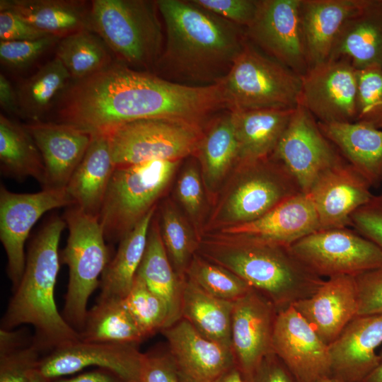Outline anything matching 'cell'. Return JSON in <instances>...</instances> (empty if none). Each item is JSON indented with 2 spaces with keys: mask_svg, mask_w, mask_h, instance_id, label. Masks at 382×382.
<instances>
[{
  "mask_svg": "<svg viewBox=\"0 0 382 382\" xmlns=\"http://www.w3.org/2000/svg\"><path fill=\"white\" fill-rule=\"evenodd\" d=\"M58 122L91 134L128 122L166 118L201 125L226 108L219 83H175L120 62L74 81L57 103Z\"/></svg>",
  "mask_w": 382,
  "mask_h": 382,
  "instance_id": "cell-1",
  "label": "cell"
},
{
  "mask_svg": "<svg viewBox=\"0 0 382 382\" xmlns=\"http://www.w3.org/2000/svg\"><path fill=\"white\" fill-rule=\"evenodd\" d=\"M165 29L158 64L183 77L216 83L229 71L247 40L245 28L192 1H156Z\"/></svg>",
  "mask_w": 382,
  "mask_h": 382,
  "instance_id": "cell-2",
  "label": "cell"
},
{
  "mask_svg": "<svg viewBox=\"0 0 382 382\" xmlns=\"http://www.w3.org/2000/svg\"><path fill=\"white\" fill-rule=\"evenodd\" d=\"M66 227L63 217L52 216L37 231L26 255L23 277L8 303L1 329L31 325L33 342L48 352L80 340L56 306L54 289L59 270V243Z\"/></svg>",
  "mask_w": 382,
  "mask_h": 382,
  "instance_id": "cell-3",
  "label": "cell"
},
{
  "mask_svg": "<svg viewBox=\"0 0 382 382\" xmlns=\"http://www.w3.org/2000/svg\"><path fill=\"white\" fill-rule=\"evenodd\" d=\"M197 253L236 274L277 311L312 296L324 279L286 246L249 236L200 241Z\"/></svg>",
  "mask_w": 382,
  "mask_h": 382,
  "instance_id": "cell-4",
  "label": "cell"
},
{
  "mask_svg": "<svg viewBox=\"0 0 382 382\" xmlns=\"http://www.w3.org/2000/svg\"><path fill=\"white\" fill-rule=\"evenodd\" d=\"M156 1L93 0L91 27L119 62L132 69L158 65L163 50V34Z\"/></svg>",
  "mask_w": 382,
  "mask_h": 382,
  "instance_id": "cell-5",
  "label": "cell"
},
{
  "mask_svg": "<svg viewBox=\"0 0 382 382\" xmlns=\"http://www.w3.org/2000/svg\"><path fill=\"white\" fill-rule=\"evenodd\" d=\"M217 83L230 112L294 109L299 104L301 76L248 39L228 73Z\"/></svg>",
  "mask_w": 382,
  "mask_h": 382,
  "instance_id": "cell-6",
  "label": "cell"
},
{
  "mask_svg": "<svg viewBox=\"0 0 382 382\" xmlns=\"http://www.w3.org/2000/svg\"><path fill=\"white\" fill-rule=\"evenodd\" d=\"M180 162L153 160L115 167L98 216L106 241H120L156 207Z\"/></svg>",
  "mask_w": 382,
  "mask_h": 382,
  "instance_id": "cell-7",
  "label": "cell"
},
{
  "mask_svg": "<svg viewBox=\"0 0 382 382\" xmlns=\"http://www.w3.org/2000/svg\"><path fill=\"white\" fill-rule=\"evenodd\" d=\"M63 219L69 236L59 256L69 267V282L62 316L79 334L85 325L88 299L110 262L109 250L98 217L72 205L66 207Z\"/></svg>",
  "mask_w": 382,
  "mask_h": 382,
  "instance_id": "cell-8",
  "label": "cell"
},
{
  "mask_svg": "<svg viewBox=\"0 0 382 382\" xmlns=\"http://www.w3.org/2000/svg\"><path fill=\"white\" fill-rule=\"evenodd\" d=\"M236 168L231 187L214 217L221 228L253 221L303 192L294 177L272 156Z\"/></svg>",
  "mask_w": 382,
  "mask_h": 382,
  "instance_id": "cell-9",
  "label": "cell"
},
{
  "mask_svg": "<svg viewBox=\"0 0 382 382\" xmlns=\"http://www.w3.org/2000/svg\"><path fill=\"white\" fill-rule=\"evenodd\" d=\"M108 134L117 167L153 160H181L196 152L203 132L199 125L149 118L128 122Z\"/></svg>",
  "mask_w": 382,
  "mask_h": 382,
  "instance_id": "cell-10",
  "label": "cell"
},
{
  "mask_svg": "<svg viewBox=\"0 0 382 382\" xmlns=\"http://www.w3.org/2000/svg\"><path fill=\"white\" fill-rule=\"evenodd\" d=\"M290 248L305 265L320 277H355L382 267V250L348 227L318 230Z\"/></svg>",
  "mask_w": 382,
  "mask_h": 382,
  "instance_id": "cell-11",
  "label": "cell"
},
{
  "mask_svg": "<svg viewBox=\"0 0 382 382\" xmlns=\"http://www.w3.org/2000/svg\"><path fill=\"white\" fill-rule=\"evenodd\" d=\"M74 205L66 188L42 189L35 193H16L0 187V240L7 257L6 272L14 291L23 277L29 233L47 212Z\"/></svg>",
  "mask_w": 382,
  "mask_h": 382,
  "instance_id": "cell-12",
  "label": "cell"
},
{
  "mask_svg": "<svg viewBox=\"0 0 382 382\" xmlns=\"http://www.w3.org/2000/svg\"><path fill=\"white\" fill-rule=\"evenodd\" d=\"M272 156L306 194L324 172L345 159L323 134L316 118L301 105L294 109Z\"/></svg>",
  "mask_w": 382,
  "mask_h": 382,
  "instance_id": "cell-13",
  "label": "cell"
},
{
  "mask_svg": "<svg viewBox=\"0 0 382 382\" xmlns=\"http://www.w3.org/2000/svg\"><path fill=\"white\" fill-rule=\"evenodd\" d=\"M299 104L322 123L355 122L358 70L345 59H328L301 76Z\"/></svg>",
  "mask_w": 382,
  "mask_h": 382,
  "instance_id": "cell-14",
  "label": "cell"
},
{
  "mask_svg": "<svg viewBox=\"0 0 382 382\" xmlns=\"http://www.w3.org/2000/svg\"><path fill=\"white\" fill-rule=\"evenodd\" d=\"M301 0H258L245 35L260 51L301 76L308 70L300 23Z\"/></svg>",
  "mask_w": 382,
  "mask_h": 382,
  "instance_id": "cell-15",
  "label": "cell"
},
{
  "mask_svg": "<svg viewBox=\"0 0 382 382\" xmlns=\"http://www.w3.org/2000/svg\"><path fill=\"white\" fill-rule=\"evenodd\" d=\"M272 349L299 382L332 376L329 346L292 306L277 313Z\"/></svg>",
  "mask_w": 382,
  "mask_h": 382,
  "instance_id": "cell-16",
  "label": "cell"
},
{
  "mask_svg": "<svg viewBox=\"0 0 382 382\" xmlns=\"http://www.w3.org/2000/svg\"><path fill=\"white\" fill-rule=\"evenodd\" d=\"M277 313L274 305L253 288L233 303L231 348L236 366L247 381L264 358L273 353Z\"/></svg>",
  "mask_w": 382,
  "mask_h": 382,
  "instance_id": "cell-17",
  "label": "cell"
},
{
  "mask_svg": "<svg viewBox=\"0 0 382 382\" xmlns=\"http://www.w3.org/2000/svg\"><path fill=\"white\" fill-rule=\"evenodd\" d=\"M143 354L134 345L79 340L42 356L37 370L52 380L96 366L113 371L126 382H141Z\"/></svg>",
  "mask_w": 382,
  "mask_h": 382,
  "instance_id": "cell-18",
  "label": "cell"
},
{
  "mask_svg": "<svg viewBox=\"0 0 382 382\" xmlns=\"http://www.w3.org/2000/svg\"><path fill=\"white\" fill-rule=\"evenodd\" d=\"M161 332L167 340L179 382H215L236 365L230 348L205 337L183 318Z\"/></svg>",
  "mask_w": 382,
  "mask_h": 382,
  "instance_id": "cell-19",
  "label": "cell"
},
{
  "mask_svg": "<svg viewBox=\"0 0 382 382\" xmlns=\"http://www.w3.org/2000/svg\"><path fill=\"white\" fill-rule=\"evenodd\" d=\"M368 181L345 159L324 172L308 193L321 229L350 226V218L374 195Z\"/></svg>",
  "mask_w": 382,
  "mask_h": 382,
  "instance_id": "cell-20",
  "label": "cell"
},
{
  "mask_svg": "<svg viewBox=\"0 0 382 382\" xmlns=\"http://www.w3.org/2000/svg\"><path fill=\"white\" fill-rule=\"evenodd\" d=\"M320 229L318 216L311 196L300 192L253 221L221 228L217 236H249L291 246Z\"/></svg>",
  "mask_w": 382,
  "mask_h": 382,
  "instance_id": "cell-21",
  "label": "cell"
},
{
  "mask_svg": "<svg viewBox=\"0 0 382 382\" xmlns=\"http://www.w3.org/2000/svg\"><path fill=\"white\" fill-rule=\"evenodd\" d=\"M292 306L328 346L357 316L358 297L354 277L328 278L311 296Z\"/></svg>",
  "mask_w": 382,
  "mask_h": 382,
  "instance_id": "cell-22",
  "label": "cell"
},
{
  "mask_svg": "<svg viewBox=\"0 0 382 382\" xmlns=\"http://www.w3.org/2000/svg\"><path fill=\"white\" fill-rule=\"evenodd\" d=\"M382 344V314L357 316L329 345L332 376L363 382L377 367Z\"/></svg>",
  "mask_w": 382,
  "mask_h": 382,
  "instance_id": "cell-23",
  "label": "cell"
},
{
  "mask_svg": "<svg viewBox=\"0 0 382 382\" xmlns=\"http://www.w3.org/2000/svg\"><path fill=\"white\" fill-rule=\"evenodd\" d=\"M25 127L45 163L47 180L45 189L66 188L91 143L92 134L58 122H31Z\"/></svg>",
  "mask_w": 382,
  "mask_h": 382,
  "instance_id": "cell-24",
  "label": "cell"
},
{
  "mask_svg": "<svg viewBox=\"0 0 382 382\" xmlns=\"http://www.w3.org/2000/svg\"><path fill=\"white\" fill-rule=\"evenodd\" d=\"M366 0H301L300 23L308 68L327 61L346 21Z\"/></svg>",
  "mask_w": 382,
  "mask_h": 382,
  "instance_id": "cell-25",
  "label": "cell"
},
{
  "mask_svg": "<svg viewBox=\"0 0 382 382\" xmlns=\"http://www.w3.org/2000/svg\"><path fill=\"white\" fill-rule=\"evenodd\" d=\"M345 59L357 70L382 69V0H366L344 23L328 59Z\"/></svg>",
  "mask_w": 382,
  "mask_h": 382,
  "instance_id": "cell-26",
  "label": "cell"
},
{
  "mask_svg": "<svg viewBox=\"0 0 382 382\" xmlns=\"http://www.w3.org/2000/svg\"><path fill=\"white\" fill-rule=\"evenodd\" d=\"M115 168L108 134H92L91 143L66 187L74 205L98 218Z\"/></svg>",
  "mask_w": 382,
  "mask_h": 382,
  "instance_id": "cell-27",
  "label": "cell"
},
{
  "mask_svg": "<svg viewBox=\"0 0 382 382\" xmlns=\"http://www.w3.org/2000/svg\"><path fill=\"white\" fill-rule=\"evenodd\" d=\"M323 134L369 183H382V129L361 122L322 123Z\"/></svg>",
  "mask_w": 382,
  "mask_h": 382,
  "instance_id": "cell-28",
  "label": "cell"
},
{
  "mask_svg": "<svg viewBox=\"0 0 382 382\" xmlns=\"http://www.w3.org/2000/svg\"><path fill=\"white\" fill-rule=\"evenodd\" d=\"M294 109L231 112L238 148L237 166L272 156Z\"/></svg>",
  "mask_w": 382,
  "mask_h": 382,
  "instance_id": "cell-29",
  "label": "cell"
},
{
  "mask_svg": "<svg viewBox=\"0 0 382 382\" xmlns=\"http://www.w3.org/2000/svg\"><path fill=\"white\" fill-rule=\"evenodd\" d=\"M0 11H9L37 29L60 38L89 30L91 4L72 0H1Z\"/></svg>",
  "mask_w": 382,
  "mask_h": 382,
  "instance_id": "cell-30",
  "label": "cell"
},
{
  "mask_svg": "<svg viewBox=\"0 0 382 382\" xmlns=\"http://www.w3.org/2000/svg\"><path fill=\"white\" fill-rule=\"evenodd\" d=\"M156 210V207L119 241L115 257L100 277V294L97 301L122 300L129 292L145 252L149 229Z\"/></svg>",
  "mask_w": 382,
  "mask_h": 382,
  "instance_id": "cell-31",
  "label": "cell"
},
{
  "mask_svg": "<svg viewBox=\"0 0 382 382\" xmlns=\"http://www.w3.org/2000/svg\"><path fill=\"white\" fill-rule=\"evenodd\" d=\"M155 214L149 229L145 252L136 274L166 303L169 327L181 318L184 279L179 278L170 262Z\"/></svg>",
  "mask_w": 382,
  "mask_h": 382,
  "instance_id": "cell-32",
  "label": "cell"
},
{
  "mask_svg": "<svg viewBox=\"0 0 382 382\" xmlns=\"http://www.w3.org/2000/svg\"><path fill=\"white\" fill-rule=\"evenodd\" d=\"M233 303L214 297L185 277L183 284L181 318L200 334L231 348Z\"/></svg>",
  "mask_w": 382,
  "mask_h": 382,
  "instance_id": "cell-33",
  "label": "cell"
},
{
  "mask_svg": "<svg viewBox=\"0 0 382 382\" xmlns=\"http://www.w3.org/2000/svg\"><path fill=\"white\" fill-rule=\"evenodd\" d=\"M0 166L2 174L22 180L31 177L46 188L45 163L33 138L25 128L0 115Z\"/></svg>",
  "mask_w": 382,
  "mask_h": 382,
  "instance_id": "cell-34",
  "label": "cell"
},
{
  "mask_svg": "<svg viewBox=\"0 0 382 382\" xmlns=\"http://www.w3.org/2000/svg\"><path fill=\"white\" fill-rule=\"evenodd\" d=\"M196 152L204 186L213 193L238 164V142L230 111L202 134Z\"/></svg>",
  "mask_w": 382,
  "mask_h": 382,
  "instance_id": "cell-35",
  "label": "cell"
},
{
  "mask_svg": "<svg viewBox=\"0 0 382 382\" xmlns=\"http://www.w3.org/2000/svg\"><path fill=\"white\" fill-rule=\"evenodd\" d=\"M62 62L54 57L16 89L18 115L31 122L41 121L72 83Z\"/></svg>",
  "mask_w": 382,
  "mask_h": 382,
  "instance_id": "cell-36",
  "label": "cell"
},
{
  "mask_svg": "<svg viewBox=\"0 0 382 382\" xmlns=\"http://www.w3.org/2000/svg\"><path fill=\"white\" fill-rule=\"evenodd\" d=\"M80 340L137 345L146 339L122 300L97 301L88 311Z\"/></svg>",
  "mask_w": 382,
  "mask_h": 382,
  "instance_id": "cell-37",
  "label": "cell"
},
{
  "mask_svg": "<svg viewBox=\"0 0 382 382\" xmlns=\"http://www.w3.org/2000/svg\"><path fill=\"white\" fill-rule=\"evenodd\" d=\"M110 51L93 31L81 30L59 40L56 55L74 81L93 75L112 64Z\"/></svg>",
  "mask_w": 382,
  "mask_h": 382,
  "instance_id": "cell-38",
  "label": "cell"
},
{
  "mask_svg": "<svg viewBox=\"0 0 382 382\" xmlns=\"http://www.w3.org/2000/svg\"><path fill=\"white\" fill-rule=\"evenodd\" d=\"M161 238L170 262L181 279L197 251L199 237L170 199L165 200L158 217Z\"/></svg>",
  "mask_w": 382,
  "mask_h": 382,
  "instance_id": "cell-39",
  "label": "cell"
},
{
  "mask_svg": "<svg viewBox=\"0 0 382 382\" xmlns=\"http://www.w3.org/2000/svg\"><path fill=\"white\" fill-rule=\"evenodd\" d=\"M186 277L210 295L234 302L252 287L226 268L195 253Z\"/></svg>",
  "mask_w": 382,
  "mask_h": 382,
  "instance_id": "cell-40",
  "label": "cell"
},
{
  "mask_svg": "<svg viewBox=\"0 0 382 382\" xmlns=\"http://www.w3.org/2000/svg\"><path fill=\"white\" fill-rule=\"evenodd\" d=\"M122 301L146 338L168 327L166 303L138 275Z\"/></svg>",
  "mask_w": 382,
  "mask_h": 382,
  "instance_id": "cell-41",
  "label": "cell"
},
{
  "mask_svg": "<svg viewBox=\"0 0 382 382\" xmlns=\"http://www.w3.org/2000/svg\"><path fill=\"white\" fill-rule=\"evenodd\" d=\"M356 122L382 129V69L358 70Z\"/></svg>",
  "mask_w": 382,
  "mask_h": 382,
  "instance_id": "cell-42",
  "label": "cell"
},
{
  "mask_svg": "<svg viewBox=\"0 0 382 382\" xmlns=\"http://www.w3.org/2000/svg\"><path fill=\"white\" fill-rule=\"evenodd\" d=\"M177 199L196 228L204 208V184L199 165L188 161L182 168L175 184Z\"/></svg>",
  "mask_w": 382,
  "mask_h": 382,
  "instance_id": "cell-43",
  "label": "cell"
},
{
  "mask_svg": "<svg viewBox=\"0 0 382 382\" xmlns=\"http://www.w3.org/2000/svg\"><path fill=\"white\" fill-rule=\"evenodd\" d=\"M42 351L33 342L0 354V382H29L37 369Z\"/></svg>",
  "mask_w": 382,
  "mask_h": 382,
  "instance_id": "cell-44",
  "label": "cell"
},
{
  "mask_svg": "<svg viewBox=\"0 0 382 382\" xmlns=\"http://www.w3.org/2000/svg\"><path fill=\"white\" fill-rule=\"evenodd\" d=\"M61 38L49 35L35 40L0 41L1 64L11 69H22L31 64Z\"/></svg>",
  "mask_w": 382,
  "mask_h": 382,
  "instance_id": "cell-45",
  "label": "cell"
},
{
  "mask_svg": "<svg viewBox=\"0 0 382 382\" xmlns=\"http://www.w3.org/2000/svg\"><path fill=\"white\" fill-rule=\"evenodd\" d=\"M358 297L357 316L382 314V267L354 277Z\"/></svg>",
  "mask_w": 382,
  "mask_h": 382,
  "instance_id": "cell-46",
  "label": "cell"
},
{
  "mask_svg": "<svg viewBox=\"0 0 382 382\" xmlns=\"http://www.w3.org/2000/svg\"><path fill=\"white\" fill-rule=\"evenodd\" d=\"M200 7L237 25L247 28L257 9L258 0H192Z\"/></svg>",
  "mask_w": 382,
  "mask_h": 382,
  "instance_id": "cell-47",
  "label": "cell"
},
{
  "mask_svg": "<svg viewBox=\"0 0 382 382\" xmlns=\"http://www.w3.org/2000/svg\"><path fill=\"white\" fill-rule=\"evenodd\" d=\"M350 226L375 243L382 250V197L371 199L355 211L350 218Z\"/></svg>",
  "mask_w": 382,
  "mask_h": 382,
  "instance_id": "cell-48",
  "label": "cell"
},
{
  "mask_svg": "<svg viewBox=\"0 0 382 382\" xmlns=\"http://www.w3.org/2000/svg\"><path fill=\"white\" fill-rule=\"evenodd\" d=\"M141 382H179L177 370L167 347L143 354Z\"/></svg>",
  "mask_w": 382,
  "mask_h": 382,
  "instance_id": "cell-49",
  "label": "cell"
},
{
  "mask_svg": "<svg viewBox=\"0 0 382 382\" xmlns=\"http://www.w3.org/2000/svg\"><path fill=\"white\" fill-rule=\"evenodd\" d=\"M50 35L37 29L9 11H0V40H35Z\"/></svg>",
  "mask_w": 382,
  "mask_h": 382,
  "instance_id": "cell-50",
  "label": "cell"
},
{
  "mask_svg": "<svg viewBox=\"0 0 382 382\" xmlns=\"http://www.w3.org/2000/svg\"><path fill=\"white\" fill-rule=\"evenodd\" d=\"M248 382H299L274 353L267 355Z\"/></svg>",
  "mask_w": 382,
  "mask_h": 382,
  "instance_id": "cell-51",
  "label": "cell"
},
{
  "mask_svg": "<svg viewBox=\"0 0 382 382\" xmlns=\"http://www.w3.org/2000/svg\"><path fill=\"white\" fill-rule=\"evenodd\" d=\"M51 382H126L113 371L103 368H98L91 371L79 374L74 377L57 378Z\"/></svg>",
  "mask_w": 382,
  "mask_h": 382,
  "instance_id": "cell-52",
  "label": "cell"
},
{
  "mask_svg": "<svg viewBox=\"0 0 382 382\" xmlns=\"http://www.w3.org/2000/svg\"><path fill=\"white\" fill-rule=\"evenodd\" d=\"M33 339H28V334L23 330L0 329V354L5 353L28 345Z\"/></svg>",
  "mask_w": 382,
  "mask_h": 382,
  "instance_id": "cell-53",
  "label": "cell"
},
{
  "mask_svg": "<svg viewBox=\"0 0 382 382\" xmlns=\"http://www.w3.org/2000/svg\"><path fill=\"white\" fill-rule=\"evenodd\" d=\"M0 105L7 112L18 114L17 91L2 74H0Z\"/></svg>",
  "mask_w": 382,
  "mask_h": 382,
  "instance_id": "cell-54",
  "label": "cell"
},
{
  "mask_svg": "<svg viewBox=\"0 0 382 382\" xmlns=\"http://www.w3.org/2000/svg\"><path fill=\"white\" fill-rule=\"evenodd\" d=\"M215 382H248L241 371L234 365L224 373Z\"/></svg>",
  "mask_w": 382,
  "mask_h": 382,
  "instance_id": "cell-55",
  "label": "cell"
},
{
  "mask_svg": "<svg viewBox=\"0 0 382 382\" xmlns=\"http://www.w3.org/2000/svg\"><path fill=\"white\" fill-rule=\"evenodd\" d=\"M380 361L377 367L363 381V382H382V352L379 354Z\"/></svg>",
  "mask_w": 382,
  "mask_h": 382,
  "instance_id": "cell-56",
  "label": "cell"
},
{
  "mask_svg": "<svg viewBox=\"0 0 382 382\" xmlns=\"http://www.w3.org/2000/svg\"><path fill=\"white\" fill-rule=\"evenodd\" d=\"M29 382H51V380L43 376L37 369L31 375Z\"/></svg>",
  "mask_w": 382,
  "mask_h": 382,
  "instance_id": "cell-57",
  "label": "cell"
},
{
  "mask_svg": "<svg viewBox=\"0 0 382 382\" xmlns=\"http://www.w3.org/2000/svg\"><path fill=\"white\" fill-rule=\"evenodd\" d=\"M318 382H356V381H347V380L337 378L333 376H330L324 378L318 381Z\"/></svg>",
  "mask_w": 382,
  "mask_h": 382,
  "instance_id": "cell-58",
  "label": "cell"
},
{
  "mask_svg": "<svg viewBox=\"0 0 382 382\" xmlns=\"http://www.w3.org/2000/svg\"><path fill=\"white\" fill-rule=\"evenodd\" d=\"M381 187H382V183H381ZM381 197H382V192H381Z\"/></svg>",
  "mask_w": 382,
  "mask_h": 382,
  "instance_id": "cell-59",
  "label": "cell"
}]
</instances>
